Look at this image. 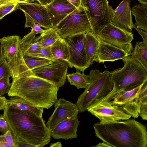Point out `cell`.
Returning <instances> with one entry per match:
<instances>
[{
    "label": "cell",
    "instance_id": "6da1fadb",
    "mask_svg": "<svg viewBox=\"0 0 147 147\" xmlns=\"http://www.w3.org/2000/svg\"><path fill=\"white\" fill-rule=\"evenodd\" d=\"M3 110L4 117L16 138L26 141L33 147H42L50 142V131L42 117L7 103Z\"/></svg>",
    "mask_w": 147,
    "mask_h": 147
},
{
    "label": "cell",
    "instance_id": "7a4b0ae2",
    "mask_svg": "<svg viewBox=\"0 0 147 147\" xmlns=\"http://www.w3.org/2000/svg\"><path fill=\"white\" fill-rule=\"evenodd\" d=\"M95 136L110 147H146V127L134 119L95 123Z\"/></svg>",
    "mask_w": 147,
    "mask_h": 147
},
{
    "label": "cell",
    "instance_id": "3957f363",
    "mask_svg": "<svg viewBox=\"0 0 147 147\" xmlns=\"http://www.w3.org/2000/svg\"><path fill=\"white\" fill-rule=\"evenodd\" d=\"M11 83L9 96L19 97L37 107L48 109L57 100L56 84L30 72L12 79Z\"/></svg>",
    "mask_w": 147,
    "mask_h": 147
},
{
    "label": "cell",
    "instance_id": "277c9868",
    "mask_svg": "<svg viewBox=\"0 0 147 147\" xmlns=\"http://www.w3.org/2000/svg\"><path fill=\"white\" fill-rule=\"evenodd\" d=\"M89 83L79 96L76 104L79 112H84L100 101L111 92L113 83L111 72L105 70L101 72L97 69L90 70Z\"/></svg>",
    "mask_w": 147,
    "mask_h": 147
},
{
    "label": "cell",
    "instance_id": "5b68a950",
    "mask_svg": "<svg viewBox=\"0 0 147 147\" xmlns=\"http://www.w3.org/2000/svg\"><path fill=\"white\" fill-rule=\"evenodd\" d=\"M122 60L123 67L110 72L114 92L132 90L147 81V71L140 63L129 55Z\"/></svg>",
    "mask_w": 147,
    "mask_h": 147
},
{
    "label": "cell",
    "instance_id": "8992f818",
    "mask_svg": "<svg viewBox=\"0 0 147 147\" xmlns=\"http://www.w3.org/2000/svg\"><path fill=\"white\" fill-rule=\"evenodd\" d=\"M21 40L17 35L0 39L1 55L9 66L12 79L27 74L30 71L24 61Z\"/></svg>",
    "mask_w": 147,
    "mask_h": 147
},
{
    "label": "cell",
    "instance_id": "52a82bcc",
    "mask_svg": "<svg viewBox=\"0 0 147 147\" xmlns=\"http://www.w3.org/2000/svg\"><path fill=\"white\" fill-rule=\"evenodd\" d=\"M60 37L92 32L90 12L83 6L70 13L53 27Z\"/></svg>",
    "mask_w": 147,
    "mask_h": 147
},
{
    "label": "cell",
    "instance_id": "ba28073f",
    "mask_svg": "<svg viewBox=\"0 0 147 147\" xmlns=\"http://www.w3.org/2000/svg\"><path fill=\"white\" fill-rule=\"evenodd\" d=\"M90 12L92 32L97 37L102 30L111 23L113 9L107 0H81Z\"/></svg>",
    "mask_w": 147,
    "mask_h": 147
},
{
    "label": "cell",
    "instance_id": "9c48e42d",
    "mask_svg": "<svg viewBox=\"0 0 147 147\" xmlns=\"http://www.w3.org/2000/svg\"><path fill=\"white\" fill-rule=\"evenodd\" d=\"M109 94L87 111L97 118L102 123L113 122L130 119L131 116L126 113L120 106L113 103Z\"/></svg>",
    "mask_w": 147,
    "mask_h": 147
},
{
    "label": "cell",
    "instance_id": "30bf717a",
    "mask_svg": "<svg viewBox=\"0 0 147 147\" xmlns=\"http://www.w3.org/2000/svg\"><path fill=\"white\" fill-rule=\"evenodd\" d=\"M98 40L119 48L128 53L134 48L131 43L133 34L111 23L105 26L97 37Z\"/></svg>",
    "mask_w": 147,
    "mask_h": 147
},
{
    "label": "cell",
    "instance_id": "8fae6325",
    "mask_svg": "<svg viewBox=\"0 0 147 147\" xmlns=\"http://www.w3.org/2000/svg\"><path fill=\"white\" fill-rule=\"evenodd\" d=\"M69 47V58L68 66L84 71L88 68L85 51V34H80L63 38Z\"/></svg>",
    "mask_w": 147,
    "mask_h": 147
},
{
    "label": "cell",
    "instance_id": "7c38bea8",
    "mask_svg": "<svg viewBox=\"0 0 147 147\" xmlns=\"http://www.w3.org/2000/svg\"><path fill=\"white\" fill-rule=\"evenodd\" d=\"M68 67L65 61L56 59L49 64L30 71V73L51 82L59 88L66 82Z\"/></svg>",
    "mask_w": 147,
    "mask_h": 147
},
{
    "label": "cell",
    "instance_id": "4fadbf2b",
    "mask_svg": "<svg viewBox=\"0 0 147 147\" xmlns=\"http://www.w3.org/2000/svg\"><path fill=\"white\" fill-rule=\"evenodd\" d=\"M143 84L128 91H119L114 92L112 102L121 106L127 114L134 118L139 115L141 104L138 98Z\"/></svg>",
    "mask_w": 147,
    "mask_h": 147
},
{
    "label": "cell",
    "instance_id": "5bb4252c",
    "mask_svg": "<svg viewBox=\"0 0 147 147\" xmlns=\"http://www.w3.org/2000/svg\"><path fill=\"white\" fill-rule=\"evenodd\" d=\"M54 105V110L46 124L50 131L61 121L79 112L76 104L63 98L57 99Z\"/></svg>",
    "mask_w": 147,
    "mask_h": 147
},
{
    "label": "cell",
    "instance_id": "9a60e30c",
    "mask_svg": "<svg viewBox=\"0 0 147 147\" xmlns=\"http://www.w3.org/2000/svg\"><path fill=\"white\" fill-rule=\"evenodd\" d=\"M22 10L45 29L53 27L51 18L46 7L36 2L18 3L17 9Z\"/></svg>",
    "mask_w": 147,
    "mask_h": 147
},
{
    "label": "cell",
    "instance_id": "2e32d148",
    "mask_svg": "<svg viewBox=\"0 0 147 147\" xmlns=\"http://www.w3.org/2000/svg\"><path fill=\"white\" fill-rule=\"evenodd\" d=\"M78 115L76 114L71 116L56 125L50 130L51 136L56 140H67L76 138L80 122Z\"/></svg>",
    "mask_w": 147,
    "mask_h": 147
},
{
    "label": "cell",
    "instance_id": "e0dca14e",
    "mask_svg": "<svg viewBox=\"0 0 147 147\" xmlns=\"http://www.w3.org/2000/svg\"><path fill=\"white\" fill-rule=\"evenodd\" d=\"M130 4V0H123L113 9L111 20L114 26L129 32H131L135 26L132 21Z\"/></svg>",
    "mask_w": 147,
    "mask_h": 147
},
{
    "label": "cell",
    "instance_id": "ac0fdd59",
    "mask_svg": "<svg viewBox=\"0 0 147 147\" xmlns=\"http://www.w3.org/2000/svg\"><path fill=\"white\" fill-rule=\"evenodd\" d=\"M51 18L53 27L56 26L65 17L77 8L67 0H54L45 6Z\"/></svg>",
    "mask_w": 147,
    "mask_h": 147
},
{
    "label": "cell",
    "instance_id": "d6986e66",
    "mask_svg": "<svg viewBox=\"0 0 147 147\" xmlns=\"http://www.w3.org/2000/svg\"><path fill=\"white\" fill-rule=\"evenodd\" d=\"M98 63L114 61L122 59L129 55L123 50L99 40Z\"/></svg>",
    "mask_w": 147,
    "mask_h": 147
},
{
    "label": "cell",
    "instance_id": "ffe728a7",
    "mask_svg": "<svg viewBox=\"0 0 147 147\" xmlns=\"http://www.w3.org/2000/svg\"><path fill=\"white\" fill-rule=\"evenodd\" d=\"M85 51L87 67L88 68L94 61L98 63V51L99 40L92 32L85 34Z\"/></svg>",
    "mask_w": 147,
    "mask_h": 147
},
{
    "label": "cell",
    "instance_id": "44dd1931",
    "mask_svg": "<svg viewBox=\"0 0 147 147\" xmlns=\"http://www.w3.org/2000/svg\"><path fill=\"white\" fill-rule=\"evenodd\" d=\"M7 103L17 108L32 112L36 115L42 117L43 109L37 107L28 101L19 97H11L7 99Z\"/></svg>",
    "mask_w": 147,
    "mask_h": 147
},
{
    "label": "cell",
    "instance_id": "7402d4cb",
    "mask_svg": "<svg viewBox=\"0 0 147 147\" xmlns=\"http://www.w3.org/2000/svg\"><path fill=\"white\" fill-rule=\"evenodd\" d=\"M131 9V14L135 17V26L147 32V4H136Z\"/></svg>",
    "mask_w": 147,
    "mask_h": 147
},
{
    "label": "cell",
    "instance_id": "603a6c76",
    "mask_svg": "<svg viewBox=\"0 0 147 147\" xmlns=\"http://www.w3.org/2000/svg\"><path fill=\"white\" fill-rule=\"evenodd\" d=\"M52 54L55 60L59 59L67 62L69 58L68 45L64 38L60 37L51 46Z\"/></svg>",
    "mask_w": 147,
    "mask_h": 147
},
{
    "label": "cell",
    "instance_id": "cb8c5ba5",
    "mask_svg": "<svg viewBox=\"0 0 147 147\" xmlns=\"http://www.w3.org/2000/svg\"><path fill=\"white\" fill-rule=\"evenodd\" d=\"M129 55L131 57L140 63L147 71V43L136 42L133 51Z\"/></svg>",
    "mask_w": 147,
    "mask_h": 147
},
{
    "label": "cell",
    "instance_id": "d4e9b609",
    "mask_svg": "<svg viewBox=\"0 0 147 147\" xmlns=\"http://www.w3.org/2000/svg\"><path fill=\"white\" fill-rule=\"evenodd\" d=\"M66 78L70 85L75 86L78 89L85 88L89 83L88 76L84 73H80L79 70H77L76 72L67 74Z\"/></svg>",
    "mask_w": 147,
    "mask_h": 147
},
{
    "label": "cell",
    "instance_id": "484cf974",
    "mask_svg": "<svg viewBox=\"0 0 147 147\" xmlns=\"http://www.w3.org/2000/svg\"><path fill=\"white\" fill-rule=\"evenodd\" d=\"M40 36L39 45L40 47H42L51 46L61 37L53 27L44 30Z\"/></svg>",
    "mask_w": 147,
    "mask_h": 147
},
{
    "label": "cell",
    "instance_id": "4316f807",
    "mask_svg": "<svg viewBox=\"0 0 147 147\" xmlns=\"http://www.w3.org/2000/svg\"><path fill=\"white\" fill-rule=\"evenodd\" d=\"M24 59L25 64L29 71L49 64L53 61L47 59L26 56H24Z\"/></svg>",
    "mask_w": 147,
    "mask_h": 147
},
{
    "label": "cell",
    "instance_id": "83f0119b",
    "mask_svg": "<svg viewBox=\"0 0 147 147\" xmlns=\"http://www.w3.org/2000/svg\"><path fill=\"white\" fill-rule=\"evenodd\" d=\"M41 26L37 24H35L32 27L31 32L25 35L21 39V41L23 50L35 38L37 34H41L44 30Z\"/></svg>",
    "mask_w": 147,
    "mask_h": 147
},
{
    "label": "cell",
    "instance_id": "f1b7e54d",
    "mask_svg": "<svg viewBox=\"0 0 147 147\" xmlns=\"http://www.w3.org/2000/svg\"><path fill=\"white\" fill-rule=\"evenodd\" d=\"M32 57L47 59L53 61L55 60L52 54L51 46L39 47Z\"/></svg>",
    "mask_w": 147,
    "mask_h": 147
},
{
    "label": "cell",
    "instance_id": "f546056e",
    "mask_svg": "<svg viewBox=\"0 0 147 147\" xmlns=\"http://www.w3.org/2000/svg\"><path fill=\"white\" fill-rule=\"evenodd\" d=\"M18 4V3L17 2L12 1L0 5V20L7 15L16 9Z\"/></svg>",
    "mask_w": 147,
    "mask_h": 147
},
{
    "label": "cell",
    "instance_id": "4dcf8cb0",
    "mask_svg": "<svg viewBox=\"0 0 147 147\" xmlns=\"http://www.w3.org/2000/svg\"><path fill=\"white\" fill-rule=\"evenodd\" d=\"M40 36L36 37L28 46L23 50L24 56L32 57L40 47L39 41Z\"/></svg>",
    "mask_w": 147,
    "mask_h": 147
},
{
    "label": "cell",
    "instance_id": "1f68e13d",
    "mask_svg": "<svg viewBox=\"0 0 147 147\" xmlns=\"http://www.w3.org/2000/svg\"><path fill=\"white\" fill-rule=\"evenodd\" d=\"M10 77L11 74L9 66L1 55L0 58V80L3 78Z\"/></svg>",
    "mask_w": 147,
    "mask_h": 147
},
{
    "label": "cell",
    "instance_id": "d6a6232c",
    "mask_svg": "<svg viewBox=\"0 0 147 147\" xmlns=\"http://www.w3.org/2000/svg\"><path fill=\"white\" fill-rule=\"evenodd\" d=\"M9 78L5 77L0 80V96L8 93L11 86Z\"/></svg>",
    "mask_w": 147,
    "mask_h": 147
},
{
    "label": "cell",
    "instance_id": "836d02e7",
    "mask_svg": "<svg viewBox=\"0 0 147 147\" xmlns=\"http://www.w3.org/2000/svg\"><path fill=\"white\" fill-rule=\"evenodd\" d=\"M138 100L140 104L147 102V81L143 84L139 94Z\"/></svg>",
    "mask_w": 147,
    "mask_h": 147
},
{
    "label": "cell",
    "instance_id": "e575fe53",
    "mask_svg": "<svg viewBox=\"0 0 147 147\" xmlns=\"http://www.w3.org/2000/svg\"><path fill=\"white\" fill-rule=\"evenodd\" d=\"M10 129L3 114L0 115V132L3 134Z\"/></svg>",
    "mask_w": 147,
    "mask_h": 147
},
{
    "label": "cell",
    "instance_id": "d590c367",
    "mask_svg": "<svg viewBox=\"0 0 147 147\" xmlns=\"http://www.w3.org/2000/svg\"><path fill=\"white\" fill-rule=\"evenodd\" d=\"M139 115L142 119H147V102L141 104Z\"/></svg>",
    "mask_w": 147,
    "mask_h": 147
},
{
    "label": "cell",
    "instance_id": "8d00e7d4",
    "mask_svg": "<svg viewBox=\"0 0 147 147\" xmlns=\"http://www.w3.org/2000/svg\"><path fill=\"white\" fill-rule=\"evenodd\" d=\"M26 19V23L25 25V27H30L31 28L34 25L36 24L34 20L29 16L26 13H24Z\"/></svg>",
    "mask_w": 147,
    "mask_h": 147
},
{
    "label": "cell",
    "instance_id": "74e56055",
    "mask_svg": "<svg viewBox=\"0 0 147 147\" xmlns=\"http://www.w3.org/2000/svg\"><path fill=\"white\" fill-rule=\"evenodd\" d=\"M0 147H12L11 145L7 142L4 134L0 135Z\"/></svg>",
    "mask_w": 147,
    "mask_h": 147
},
{
    "label": "cell",
    "instance_id": "f35d334b",
    "mask_svg": "<svg viewBox=\"0 0 147 147\" xmlns=\"http://www.w3.org/2000/svg\"><path fill=\"white\" fill-rule=\"evenodd\" d=\"M134 28L138 32L142 37L143 39V41L147 43V33L145 31H143L141 29L137 28L135 26Z\"/></svg>",
    "mask_w": 147,
    "mask_h": 147
},
{
    "label": "cell",
    "instance_id": "ab89813d",
    "mask_svg": "<svg viewBox=\"0 0 147 147\" xmlns=\"http://www.w3.org/2000/svg\"><path fill=\"white\" fill-rule=\"evenodd\" d=\"M71 5L75 6L77 9L79 8L82 6L81 0H67Z\"/></svg>",
    "mask_w": 147,
    "mask_h": 147
},
{
    "label": "cell",
    "instance_id": "60d3db41",
    "mask_svg": "<svg viewBox=\"0 0 147 147\" xmlns=\"http://www.w3.org/2000/svg\"><path fill=\"white\" fill-rule=\"evenodd\" d=\"M7 99L4 96H0V111L3 110L7 105Z\"/></svg>",
    "mask_w": 147,
    "mask_h": 147
},
{
    "label": "cell",
    "instance_id": "b9f144b4",
    "mask_svg": "<svg viewBox=\"0 0 147 147\" xmlns=\"http://www.w3.org/2000/svg\"><path fill=\"white\" fill-rule=\"evenodd\" d=\"M38 1L39 3L44 6L48 5L51 3L54 0H34Z\"/></svg>",
    "mask_w": 147,
    "mask_h": 147
},
{
    "label": "cell",
    "instance_id": "7bdbcfd3",
    "mask_svg": "<svg viewBox=\"0 0 147 147\" xmlns=\"http://www.w3.org/2000/svg\"><path fill=\"white\" fill-rule=\"evenodd\" d=\"M94 147H110V146L107 143L103 142H100L98 143L96 146H94Z\"/></svg>",
    "mask_w": 147,
    "mask_h": 147
},
{
    "label": "cell",
    "instance_id": "ee69618b",
    "mask_svg": "<svg viewBox=\"0 0 147 147\" xmlns=\"http://www.w3.org/2000/svg\"><path fill=\"white\" fill-rule=\"evenodd\" d=\"M14 1L17 2L18 3H27L31 2H33L34 0H12Z\"/></svg>",
    "mask_w": 147,
    "mask_h": 147
},
{
    "label": "cell",
    "instance_id": "f6af8a7d",
    "mask_svg": "<svg viewBox=\"0 0 147 147\" xmlns=\"http://www.w3.org/2000/svg\"><path fill=\"white\" fill-rule=\"evenodd\" d=\"M62 146V144L61 142H56L55 143H51L50 146L51 147H61Z\"/></svg>",
    "mask_w": 147,
    "mask_h": 147
},
{
    "label": "cell",
    "instance_id": "bcb514c9",
    "mask_svg": "<svg viewBox=\"0 0 147 147\" xmlns=\"http://www.w3.org/2000/svg\"><path fill=\"white\" fill-rule=\"evenodd\" d=\"M12 1H13L12 0H0V5L8 2Z\"/></svg>",
    "mask_w": 147,
    "mask_h": 147
},
{
    "label": "cell",
    "instance_id": "7dc6e473",
    "mask_svg": "<svg viewBox=\"0 0 147 147\" xmlns=\"http://www.w3.org/2000/svg\"><path fill=\"white\" fill-rule=\"evenodd\" d=\"M139 2L142 4H147V0H138Z\"/></svg>",
    "mask_w": 147,
    "mask_h": 147
},
{
    "label": "cell",
    "instance_id": "c3c4849f",
    "mask_svg": "<svg viewBox=\"0 0 147 147\" xmlns=\"http://www.w3.org/2000/svg\"><path fill=\"white\" fill-rule=\"evenodd\" d=\"M1 56V47L0 45V58Z\"/></svg>",
    "mask_w": 147,
    "mask_h": 147
}]
</instances>
